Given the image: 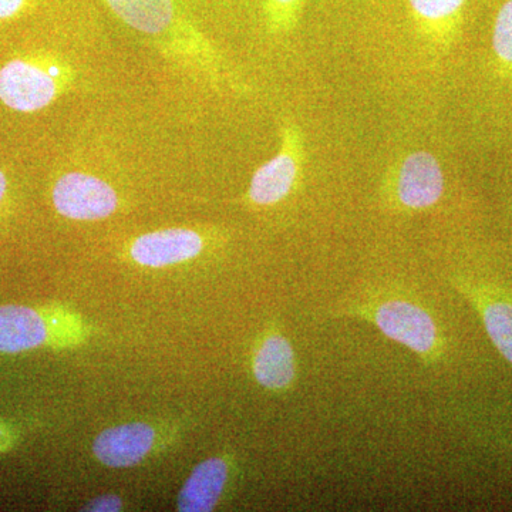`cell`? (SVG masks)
Returning a JSON list of instances; mask_svg holds the SVG:
<instances>
[{"label":"cell","mask_w":512,"mask_h":512,"mask_svg":"<svg viewBox=\"0 0 512 512\" xmlns=\"http://www.w3.org/2000/svg\"><path fill=\"white\" fill-rule=\"evenodd\" d=\"M202 249L204 238L194 229L168 228L134 239L130 254L138 265L164 268L197 258Z\"/></svg>","instance_id":"7"},{"label":"cell","mask_w":512,"mask_h":512,"mask_svg":"<svg viewBox=\"0 0 512 512\" xmlns=\"http://www.w3.org/2000/svg\"><path fill=\"white\" fill-rule=\"evenodd\" d=\"M35 0H0V22L19 18Z\"/></svg>","instance_id":"16"},{"label":"cell","mask_w":512,"mask_h":512,"mask_svg":"<svg viewBox=\"0 0 512 512\" xmlns=\"http://www.w3.org/2000/svg\"><path fill=\"white\" fill-rule=\"evenodd\" d=\"M252 370L256 382L274 392L288 389L296 377L295 352L279 333L266 336L254 356Z\"/></svg>","instance_id":"11"},{"label":"cell","mask_w":512,"mask_h":512,"mask_svg":"<svg viewBox=\"0 0 512 512\" xmlns=\"http://www.w3.org/2000/svg\"><path fill=\"white\" fill-rule=\"evenodd\" d=\"M443 192V170L433 154L414 151L403 158L394 177V195L403 208L426 210L440 201Z\"/></svg>","instance_id":"6"},{"label":"cell","mask_w":512,"mask_h":512,"mask_svg":"<svg viewBox=\"0 0 512 512\" xmlns=\"http://www.w3.org/2000/svg\"><path fill=\"white\" fill-rule=\"evenodd\" d=\"M228 481V464L208 458L192 471L178 495V511L208 512L215 508Z\"/></svg>","instance_id":"10"},{"label":"cell","mask_w":512,"mask_h":512,"mask_svg":"<svg viewBox=\"0 0 512 512\" xmlns=\"http://www.w3.org/2000/svg\"><path fill=\"white\" fill-rule=\"evenodd\" d=\"M460 292L476 308L485 332L512 365V293L487 284L460 281Z\"/></svg>","instance_id":"8"},{"label":"cell","mask_w":512,"mask_h":512,"mask_svg":"<svg viewBox=\"0 0 512 512\" xmlns=\"http://www.w3.org/2000/svg\"><path fill=\"white\" fill-rule=\"evenodd\" d=\"M128 28L147 37L175 66L214 87H234L224 57L197 28L177 0H103Z\"/></svg>","instance_id":"1"},{"label":"cell","mask_w":512,"mask_h":512,"mask_svg":"<svg viewBox=\"0 0 512 512\" xmlns=\"http://www.w3.org/2000/svg\"><path fill=\"white\" fill-rule=\"evenodd\" d=\"M74 73L52 56H23L0 67V101L19 113H36L67 92Z\"/></svg>","instance_id":"2"},{"label":"cell","mask_w":512,"mask_h":512,"mask_svg":"<svg viewBox=\"0 0 512 512\" xmlns=\"http://www.w3.org/2000/svg\"><path fill=\"white\" fill-rule=\"evenodd\" d=\"M6 191H8V178H6L5 171L0 170V204L5 198Z\"/></svg>","instance_id":"18"},{"label":"cell","mask_w":512,"mask_h":512,"mask_svg":"<svg viewBox=\"0 0 512 512\" xmlns=\"http://www.w3.org/2000/svg\"><path fill=\"white\" fill-rule=\"evenodd\" d=\"M467 0H409L410 12L421 35L431 42H446L460 19Z\"/></svg>","instance_id":"13"},{"label":"cell","mask_w":512,"mask_h":512,"mask_svg":"<svg viewBox=\"0 0 512 512\" xmlns=\"http://www.w3.org/2000/svg\"><path fill=\"white\" fill-rule=\"evenodd\" d=\"M45 320L26 306H0V352L20 353L46 342Z\"/></svg>","instance_id":"12"},{"label":"cell","mask_w":512,"mask_h":512,"mask_svg":"<svg viewBox=\"0 0 512 512\" xmlns=\"http://www.w3.org/2000/svg\"><path fill=\"white\" fill-rule=\"evenodd\" d=\"M493 46L500 60L512 64V0H507L498 10L494 25Z\"/></svg>","instance_id":"15"},{"label":"cell","mask_w":512,"mask_h":512,"mask_svg":"<svg viewBox=\"0 0 512 512\" xmlns=\"http://www.w3.org/2000/svg\"><path fill=\"white\" fill-rule=\"evenodd\" d=\"M305 147L301 130L286 123L281 128V147L252 175L248 198L258 207H271L284 201L295 190L302 174Z\"/></svg>","instance_id":"3"},{"label":"cell","mask_w":512,"mask_h":512,"mask_svg":"<svg viewBox=\"0 0 512 512\" xmlns=\"http://www.w3.org/2000/svg\"><path fill=\"white\" fill-rule=\"evenodd\" d=\"M366 315L386 338L406 346L417 355L429 359L439 352L436 322L416 303L387 299L367 308Z\"/></svg>","instance_id":"4"},{"label":"cell","mask_w":512,"mask_h":512,"mask_svg":"<svg viewBox=\"0 0 512 512\" xmlns=\"http://www.w3.org/2000/svg\"><path fill=\"white\" fill-rule=\"evenodd\" d=\"M123 508V501L117 495H100V497L94 498L90 501L83 511L90 512H116Z\"/></svg>","instance_id":"17"},{"label":"cell","mask_w":512,"mask_h":512,"mask_svg":"<svg viewBox=\"0 0 512 512\" xmlns=\"http://www.w3.org/2000/svg\"><path fill=\"white\" fill-rule=\"evenodd\" d=\"M305 0H265L266 25L274 33L288 32L298 23Z\"/></svg>","instance_id":"14"},{"label":"cell","mask_w":512,"mask_h":512,"mask_svg":"<svg viewBox=\"0 0 512 512\" xmlns=\"http://www.w3.org/2000/svg\"><path fill=\"white\" fill-rule=\"evenodd\" d=\"M53 205L67 220L99 221L119 208V194L107 181L83 171L63 174L53 185Z\"/></svg>","instance_id":"5"},{"label":"cell","mask_w":512,"mask_h":512,"mask_svg":"<svg viewBox=\"0 0 512 512\" xmlns=\"http://www.w3.org/2000/svg\"><path fill=\"white\" fill-rule=\"evenodd\" d=\"M156 431L146 423H128L101 431L93 443V453L104 466H136L150 453Z\"/></svg>","instance_id":"9"}]
</instances>
